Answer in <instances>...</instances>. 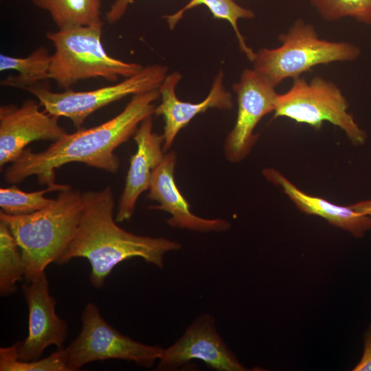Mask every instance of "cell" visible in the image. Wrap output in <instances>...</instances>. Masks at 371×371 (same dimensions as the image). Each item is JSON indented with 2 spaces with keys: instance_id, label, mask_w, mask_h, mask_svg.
<instances>
[{
  "instance_id": "cell-16",
  "label": "cell",
  "mask_w": 371,
  "mask_h": 371,
  "mask_svg": "<svg viewBox=\"0 0 371 371\" xmlns=\"http://www.w3.org/2000/svg\"><path fill=\"white\" fill-rule=\"evenodd\" d=\"M262 174L268 181L280 187L303 213L322 217L330 224L355 237H362L371 229V218L355 211L350 205H338L319 196L306 194L276 169L265 168Z\"/></svg>"
},
{
  "instance_id": "cell-20",
  "label": "cell",
  "mask_w": 371,
  "mask_h": 371,
  "mask_svg": "<svg viewBox=\"0 0 371 371\" xmlns=\"http://www.w3.org/2000/svg\"><path fill=\"white\" fill-rule=\"evenodd\" d=\"M25 264L12 232L0 221V293L6 296L16 289V282L25 276Z\"/></svg>"
},
{
  "instance_id": "cell-22",
  "label": "cell",
  "mask_w": 371,
  "mask_h": 371,
  "mask_svg": "<svg viewBox=\"0 0 371 371\" xmlns=\"http://www.w3.org/2000/svg\"><path fill=\"white\" fill-rule=\"evenodd\" d=\"M19 345L0 348L1 371H69L65 349L58 348L48 357L23 361L19 359Z\"/></svg>"
},
{
  "instance_id": "cell-25",
  "label": "cell",
  "mask_w": 371,
  "mask_h": 371,
  "mask_svg": "<svg viewBox=\"0 0 371 371\" xmlns=\"http://www.w3.org/2000/svg\"><path fill=\"white\" fill-rule=\"evenodd\" d=\"M352 370L371 371V325L366 335L362 357Z\"/></svg>"
},
{
  "instance_id": "cell-18",
  "label": "cell",
  "mask_w": 371,
  "mask_h": 371,
  "mask_svg": "<svg viewBox=\"0 0 371 371\" xmlns=\"http://www.w3.org/2000/svg\"><path fill=\"white\" fill-rule=\"evenodd\" d=\"M38 8L47 12L58 29L103 24L101 0H31Z\"/></svg>"
},
{
  "instance_id": "cell-26",
  "label": "cell",
  "mask_w": 371,
  "mask_h": 371,
  "mask_svg": "<svg viewBox=\"0 0 371 371\" xmlns=\"http://www.w3.org/2000/svg\"><path fill=\"white\" fill-rule=\"evenodd\" d=\"M350 207L355 211L371 218V200L359 201Z\"/></svg>"
},
{
  "instance_id": "cell-17",
  "label": "cell",
  "mask_w": 371,
  "mask_h": 371,
  "mask_svg": "<svg viewBox=\"0 0 371 371\" xmlns=\"http://www.w3.org/2000/svg\"><path fill=\"white\" fill-rule=\"evenodd\" d=\"M52 54L45 46H40L27 57H14L1 54L0 71L15 70L16 76H9L1 80L2 87L26 89L41 81L50 79Z\"/></svg>"
},
{
  "instance_id": "cell-10",
  "label": "cell",
  "mask_w": 371,
  "mask_h": 371,
  "mask_svg": "<svg viewBox=\"0 0 371 371\" xmlns=\"http://www.w3.org/2000/svg\"><path fill=\"white\" fill-rule=\"evenodd\" d=\"M236 93L237 117L225 143V154L233 163L243 160L257 141L254 131L266 115L273 112L278 93L276 87L254 69H245L232 85Z\"/></svg>"
},
{
  "instance_id": "cell-11",
  "label": "cell",
  "mask_w": 371,
  "mask_h": 371,
  "mask_svg": "<svg viewBox=\"0 0 371 371\" xmlns=\"http://www.w3.org/2000/svg\"><path fill=\"white\" fill-rule=\"evenodd\" d=\"M39 102L25 100L0 106V168L16 161L31 142L38 140L56 142L66 133L58 123V117L39 109Z\"/></svg>"
},
{
  "instance_id": "cell-3",
  "label": "cell",
  "mask_w": 371,
  "mask_h": 371,
  "mask_svg": "<svg viewBox=\"0 0 371 371\" xmlns=\"http://www.w3.org/2000/svg\"><path fill=\"white\" fill-rule=\"evenodd\" d=\"M83 209L82 193L71 188L59 192L54 201L32 214L13 216L1 211L15 238L25 264L27 282L56 262L72 240Z\"/></svg>"
},
{
  "instance_id": "cell-24",
  "label": "cell",
  "mask_w": 371,
  "mask_h": 371,
  "mask_svg": "<svg viewBox=\"0 0 371 371\" xmlns=\"http://www.w3.org/2000/svg\"><path fill=\"white\" fill-rule=\"evenodd\" d=\"M133 0H115L106 12L105 19L111 24L120 21Z\"/></svg>"
},
{
  "instance_id": "cell-6",
  "label": "cell",
  "mask_w": 371,
  "mask_h": 371,
  "mask_svg": "<svg viewBox=\"0 0 371 371\" xmlns=\"http://www.w3.org/2000/svg\"><path fill=\"white\" fill-rule=\"evenodd\" d=\"M293 80L289 89L278 94L274 118L287 117L317 130L328 122L341 128L353 144L365 143L366 133L348 112V102L335 83L321 76Z\"/></svg>"
},
{
  "instance_id": "cell-1",
  "label": "cell",
  "mask_w": 371,
  "mask_h": 371,
  "mask_svg": "<svg viewBox=\"0 0 371 371\" xmlns=\"http://www.w3.org/2000/svg\"><path fill=\"white\" fill-rule=\"evenodd\" d=\"M159 98V89L134 95L121 113L102 124L66 133L41 152L25 148L5 170V181L15 183L36 176L41 186H58L56 170L71 162L116 172L120 162L115 150L135 134L143 120L155 114L154 102Z\"/></svg>"
},
{
  "instance_id": "cell-21",
  "label": "cell",
  "mask_w": 371,
  "mask_h": 371,
  "mask_svg": "<svg viewBox=\"0 0 371 371\" xmlns=\"http://www.w3.org/2000/svg\"><path fill=\"white\" fill-rule=\"evenodd\" d=\"M71 188L69 185L60 184L58 186L47 187L35 191L25 192L15 185L0 189V207L1 212L13 216L32 214L50 205L54 199H48L45 193L54 191H63Z\"/></svg>"
},
{
  "instance_id": "cell-13",
  "label": "cell",
  "mask_w": 371,
  "mask_h": 371,
  "mask_svg": "<svg viewBox=\"0 0 371 371\" xmlns=\"http://www.w3.org/2000/svg\"><path fill=\"white\" fill-rule=\"evenodd\" d=\"M181 78L177 71L167 74L159 87L161 103L155 107V114L164 120V150H168L178 133L198 114L209 109L229 110L233 107L232 94L224 85V74L220 71L214 79L207 97L200 102L182 101L176 95V87Z\"/></svg>"
},
{
  "instance_id": "cell-19",
  "label": "cell",
  "mask_w": 371,
  "mask_h": 371,
  "mask_svg": "<svg viewBox=\"0 0 371 371\" xmlns=\"http://www.w3.org/2000/svg\"><path fill=\"white\" fill-rule=\"evenodd\" d=\"M200 5H205L214 19L226 20L230 23L236 34L240 50L252 63L256 52L247 45L238 27V21L241 19H251L255 16V13L248 8L240 6L235 2V0H190L177 12L165 15L164 18L166 20L169 27L172 30L181 20L184 12Z\"/></svg>"
},
{
  "instance_id": "cell-9",
  "label": "cell",
  "mask_w": 371,
  "mask_h": 371,
  "mask_svg": "<svg viewBox=\"0 0 371 371\" xmlns=\"http://www.w3.org/2000/svg\"><path fill=\"white\" fill-rule=\"evenodd\" d=\"M193 360L216 371H245L219 335L215 320L207 313L197 317L171 346L163 348L157 370H179Z\"/></svg>"
},
{
  "instance_id": "cell-23",
  "label": "cell",
  "mask_w": 371,
  "mask_h": 371,
  "mask_svg": "<svg viewBox=\"0 0 371 371\" xmlns=\"http://www.w3.org/2000/svg\"><path fill=\"white\" fill-rule=\"evenodd\" d=\"M319 16L326 21L352 18L371 25V0H309Z\"/></svg>"
},
{
  "instance_id": "cell-4",
  "label": "cell",
  "mask_w": 371,
  "mask_h": 371,
  "mask_svg": "<svg viewBox=\"0 0 371 371\" xmlns=\"http://www.w3.org/2000/svg\"><path fill=\"white\" fill-rule=\"evenodd\" d=\"M102 26L78 25L47 32L46 38L55 48L49 77L59 87L69 89L78 81L92 78L115 81L119 77H131L143 68L107 54L101 41Z\"/></svg>"
},
{
  "instance_id": "cell-12",
  "label": "cell",
  "mask_w": 371,
  "mask_h": 371,
  "mask_svg": "<svg viewBox=\"0 0 371 371\" xmlns=\"http://www.w3.org/2000/svg\"><path fill=\"white\" fill-rule=\"evenodd\" d=\"M28 307V334L19 345V359L23 361L41 358L52 345L62 348L68 331L66 322L55 311L56 300L50 295L44 272L22 286Z\"/></svg>"
},
{
  "instance_id": "cell-27",
  "label": "cell",
  "mask_w": 371,
  "mask_h": 371,
  "mask_svg": "<svg viewBox=\"0 0 371 371\" xmlns=\"http://www.w3.org/2000/svg\"><path fill=\"white\" fill-rule=\"evenodd\" d=\"M236 1V0H235Z\"/></svg>"
},
{
  "instance_id": "cell-14",
  "label": "cell",
  "mask_w": 371,
  "mask_h": 371,
  "mask_svg": "<svg viewBox=\"0 0 371 371\" xmlns=\"http://www.w3.org/2000/svg\"><path fill=\"white\" fill-rule=\"evenodd\" d=\"M177 161L173 151L164 155L159 166L153 172L149 187L148 198L159 202V205L150 206L151 210L168 212V225L194 232H225L229 229L228 221L221 218L208 219L194 214L190 205L181 194L175 179Z\"/></svg>"
},
{
  "instance_id": "cell-8",
  "label": "cell",
  "mask_w": 371,
  "mask_h": 371,
  "mask_svg": "<svg viewBox=\"0 0 371 371\" xmlns=\"http://www.w3.org/2000/svg\"><path fill=\"white\" fill-rule=\"evenodd\" d=\"M167 71L164 65H149L117 84L89 91L69 89L54 92L41 85L25 90L37 98L45 111L58 117H67L80 128L87 118L98 109L126 96L158 89L167 76Z\"/></svg>"
},
{
  "instance_id": "cell-7",
  "label": "cell",
  "mask_w": 371,
  "mask_h": 371,
  "mask_svg": "<svg viewBox=\"0 0 371 371\" xmlns=\"http://www.w3.org/2000/svg\"><path fill=\"white\" fill-rule=\"evenodd\" d=\"M81 318L79 335L64 348L69 371L106 359L132 361L146 368L158 361L163 348L144 344L121 334L105 321L95 304H87Z\"/></svg>"
},
{
  "instance_id": "cell-5",
  "label": "cell",
  "mask_w": 371,
  "mask_h": 371,
  "mask_svg": "<svg viewBox=\"0 0 371 371\" xmlns=\"http://www.w3.org/2000/svg\"><path fill=\"white\" fill-rule=\"evenodd\" d=\"M281 45L256 52L253 69L276 87L288 78H295L320 65L350 62L361 49L348 41L321 38L313 25L298 19L278 36Z\"/></svg>"
},
{
  "instance_id": "cell-2",
  "label": "cell",
  "mask_w": 371,
  "mask_h": 371,
  "mask_svg": "<svg viewBox=\"0 0 371 371\" xmlns=\"http://www.w3.org/2000/svg\"><path fill=\"white\" fill-rule=\"evenodd\" d=\"M83 209L76 233L55 262L73 258L87 259L91 266L89 280L101 288L113 268L133 258L164 268L165 256L181 248L179 243L162 237L139 236L124 230L113 218L114 196L111 187L82 193Z\"/></svg>"
},
{
  "instance_id": "cell-15",
  "label": "cell",
  "mask_w": 371,
  "mask_h": 371,
  "mask_svg": "<svg viewBox=\"0 0 371 371\" xmlns=\"http://www.w3.org/2000/svg\"><path fill=\"white\" fill-rule=\"evenodd\" d=\"M151 117L143 120L133 135L137 150L130 158V166L115 216L116 222L131 219L139 196L149 189L153 172L164 159V137L153 131Z\"/></svg>"
}]
</instances>
